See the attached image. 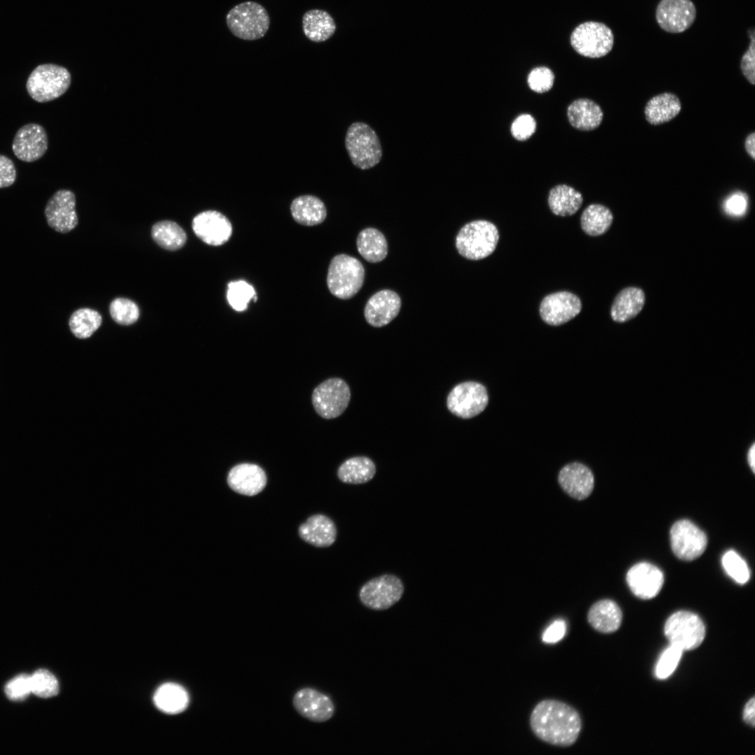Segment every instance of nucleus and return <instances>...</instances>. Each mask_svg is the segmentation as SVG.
Returning <instances> with one entry per match:
<instances>
[{"label": "nucleus", "mask_w": 755, "mask_h": 755, "mask_svg": "<svg viewBox=\"0 0 755 755\" xmlns=\"http://www.w3.org/2000/svg\"><path fill=\"white\" fill-rule=\"evenodd\" d=\"M112 319L121 325H130L136 322L140 315L139 308L134 301L126 298H117L110 304Z\"/></svg>", "instance_id": "58836bf2"}, {"label": "nucleus", "mask_w": 755, "mask_h": 755, "mask_svg": "<svg viewBox=\"0 0 755 755\" xmlns=\"http://www.w3.org/2000/svg\"><path fill=\"white\" fill-rule=\"evenodd\" d=\"M536 127V122L531 115L522 114L513 121L510 131L517 140L525 141L535 133Z\"/></svg>", "instance_id": "c03bdc74"}, {"label": "nucleus", "mask_w": 755, "mask_h": 755, "mask_svg": "<svg viewBox=\"0 0 755 755\" xmlns=\"http://www.w3.org/2000/svg\"><path fill=\"white\" fill-rule=\"evenodd\" d=\"M48 148V137L45 128L39 124L29 123L16 132L12 150L15 156L24 162L41 159Z\"/></svg>", "instance_id": "2eb2a0df"}, {"label": "nucleus", "mask_w": 755, "mask_h": 755, "mask_svg": "<svg viewBox=\"0 0 755 755\" xmlns=\"http://www.w3.org/2000/svg\"><path fill=\"white\" fill-rule=\"evenodd\" d=\"M664 633L670 645L683 651L691 650L703 641L705 627L697 614L681 610L668 617L664 626Z\"/></svg>", "instance_id": "0eeeda50"}, {"label": "nucleus", "mask_w": 755, "mask_h": 755, "mask_svg": "<svg viewBox=\"0 0 755 755\" xmlns=\"http://www.w3.org/2000/svg\"><path fill=\"white\" fill-rule=\"evenodd\" d=\"M364 273V268L357 259L345 254H338L329 266L327 287L333 296L349 299L361 288Z\"/></svg>", "instance_id": "423d86ee"}, {"label": "nucleus", "mask_w": 755, "mask_h": 755, "mask_svg": "<svg viewBox=\"0 0 755 755\" xmlns=\"http://www.w3.org/2000/svg\"><path fill=\"white\" fill-rule=\"evenodd\" d=\"M744 721L752 727L755 724V699L752 698L745 705L743 712Z\"/></svg>", "instance_id": "8fccbe9b"}, {"label": "nucleus", "mask_w": 755, "mask_h": 755, "mask_svg": "<svg viewBox=\"0 0 755 755\" xmlns=\"http://www.w3.org/2000/svg\"><path fill=\"white\" fill-rule=\"evenodd\" d=\"M645 303V294L642 289L637 287H626L614 299L610 309L611 317L618 323L628 322L641 312Z\"/></svg>", "instance_id": "b1692460"}, {"label": "nucleus", "mask_w": 755, "mask_h": 755, "mask_svg": "<svg viewBox=\"0 0 755 755\" xmlns=\"http://www.w3.org/2000/svg\"><path fill=\"white\" fill-rule=\"evenodd\" d=\"M226 298L229 305L236 311L247 309L250 301L257 300L254 287L244 280L232 281L228 284Z\"/></svg>", "instance_id": "e433bc0d"}, {"label": "nucleus", "mask_w": 755, "mask_h": 755, "mask_svg": "<svg viewBox=\"0 0 755 755\" xmlns=\"http://www.w3.org/2000/svg\"><path fill=\"white\" fill-rule=\"evenodd\" d=\"M293 706L303 717L317 723L329 720L334 714L332 700L325 694L312 688H303L294 696Z\"/></svg>", "instance_id": "a211bd4d"}, {"label": "nucleus", "mask_w": 755, "mask_h": 755, "mask_svg": "<svg viewBox=\"0 0 755 755\" xmlns=\"http://www.w3.org/2000/svg\"><path fill=\"white\" fill-rule=\"evenodd\" d=\"M350 396L347 384L340 378H333L322 382L314 389L312 402L319 416L333 419L345 410Z\"/></svg>", "instance_id": "9d476101"}, {"label": "nucleus", "mask_w": 755, "mask_h": 755, "mask_svg": "<svg viewBox=\"0 0 755 755\" xmlns=\"http://www.w3.org/2000/svg\"><path fill=\"white\" fill-rule=\"evenodd\" d=\"M722 566L726 574L740 584L747 583L750 578V570L746 561L734 550H728L721 559Z\"/></svg>", "instance_id": "4c0bfd02"}, {"label": "nucleus", "mask_w": 755, "mask_h": 755, "mask_svg": "<svg viewBox=\"0 0 755 755\" xmlns=\"http://www.w3.org/2000/svg\"><path fill=\"white\" fill-rule=\"evenodd\" d=\"M582 310V302L575 294L559 292L546 296L540 305L542 320L552 326L565 324L577 316Z\"/></svg>", "instance_id": "dca6fc26"}, {"label": "nucleus", "mask_w": 755, "mask_h": 755, "mask_svg": "<svg viewBox=\"0 0 755 755\" xmlns=\"http://www.w3.org/2000/svg\"><path fill=\"white\" fill-rule=\"evenodd\" d=\"M44 213L52 229L62 233L71 231L78 222L75 194L69 189L57 191L47 202Z\"/></svg>", "instance_id": "4468645a"}, {"label": "nucleus", "mask_w": 755, "mask_h": 755, "mask_svg": "<svg viewBox=\"0 0 755 755\" xmlns=\"http://www.w3.org/2000/svg\"><path fill=\"white\" fill-rule=\"evenodd\" d=\"M345 143L351 161L359 169L371 168L382 158V150L379 138L366 123H352L347 129Z\"/></svg>", "instance_id": "39448f33"}, {"label": "nucleus", "mask_w": 755, "mask_h": 755, "mask_svg": "<svg viewBox=\"0 0 755 755\" xmlns=\"http://www.w3.org/2000/svg\"><path fill=\"white\" fill-rule=\"evenodd\" d=\"M401 305V299L397 293L389 289H383L368 299L364 308V316L371 326L382 327L388 324L398 315Z\"/></svg>", "instance_id": "aec40b11"}, {"label": "nucleus", "mask_w": 755, "mask_h": 755, "mask_svg": "<svg viewBox=\"0 0 755 755\" xmlns=\"http://www.w3.org/2000/svg\"><path fill=\"white\" fill-rule=\"evenodd\" d=\"M489 397L482 384L467 381L456 384L447 397V407L454 415L470 419L481 413L488 404Z\"/></svg>", "instance_id": "9b49d317"}, {"label": "nucleus", "mask_w": 755, "mask_h": 755, "mask_svg": "<svg viewBox=\"0 0 755 755\" xmlns=\"http://www.w3.org/2000/svg\"><path fill=\"white\" fill-rule=\"evenodd\" d=\"M587 619L589 624L597 631L610 633L616 631L622 620V612L618 605L610 599H603L590 607Z\"/></svg>", "instance_id": "393cba45"}, {"label": "nucleus", "mask_w": 755, "mask_h": 755, "mask_svg": "<svg viewBox=\"0 0 755 755\" xmlns=\"http://www.w3.org/2000/svg\"><path fill=\"white\" fill-rule=\"evenodd\" d=\"M558 481L568 495L579 501L589 497L594 486V476L591 470L587 466L577 462L563 466L559 473Z\"/></svg>", "instance_id": "412c9836"}, {"label": "nucleus", "mask_w": 755, "mask_h": 755, "mask_svg": "<svg viewBox=\"0 0 755 755\" xmlns=\"http://www.w3.org/2000/svg\"><path fill=\"white\" fill-rule=\"evenodd\" d=\"M683 650L670 645L661 654L655 668L656 677L664 680L670 676L676 669Z\"/></svg>", "instance_id": "a19ab883"}, {"label": "nucleus", "mask_w": 755, "mask_h": 755, "mask_svg": "<svg viewBox=\"0 0 755 755\" xmlns=\"http://www.w3.org/2000/svg\"><path fill=\"white\" fill-rule=\"evenodd\" d=\"M192 226L197 237L213 246L224 244L232 234V225L229 219L216 210L199 213L194 217Z\"/></svg>", "instance_id": "f3484780"}, {"label": "nucleus", "mask_w": 755, "mask_h": 755, "mask_svg": "<svg viewBox=\"0 0 755 755\" xmlns=\"http://www.w3.org/2000/svg\"><path fill=\"white\" fill-rule=\"evenodd\" d=\"M530 725L540 740L560 747L573 745L582 729L579 713L568 704L556 700H544L538 703L531 714Z\"/></svg>", "instance_id": "f257e3e1"}, {"label": "nucleus", "mask_w": 755, "mask_h": 755, "mask_svg": "<svg viewBox=\"0 0 755 755\" xmlns=\"http://www.w3.org/2000/svg\"><path fill=\"white\" fill-rule=\"evenodd\" d=\"M499 234L497 227L487 220H475L465 224L456 237V247L463 257L480 260L495 250Z\"/></svg>", "instance_id": "7ed1b4c3"}, {"label": "nucleus", "mask_w": 755, "mask_h": 755, "mask_svg": "<svg viewBox=\"0 0 755 755\" xmlns=\"http://www.w3.org/2000/svg\"><path fill=\"white\" fill-rule=\"evenodd\" d=\"M573 48L580 55L599 58L607 55L614 45L612 30L603 23L586 22L577 26L570 37Z\"/></svg>", "instance_id": "6e6552de"}, {"label": "nucleus", "mask_w": 755, "mask_h": 755, "mask_svg": "<svg viewBox=\"0 0 755 755\" xmlns=\"http://www.w3.org/2000/svg\"><path fill=\"white\" fill-rule=\"evenodd\" d=\"M71 76L61 66L44 64L36 66L29 76L26 89L36 102L45 103L63 95L70 87Z\"/></svg>", "instance_id": "20e7f679"}, {"label": "nucleus", "mask_w": 755, "mask_h": 755, "mask_svg": "<svg viewBox=\"0 0 755 755\" xmlns=\"http://www.w3.org/2000/svg\"><path fill=\"white\" fill-rule=\"evenodd\" d=\"M745 148L747 154L755 159V133L752 132L749 134L745 141Z\"/></svg>", "instance_id": "3c124183"}, {"label": "nucleus", "mask_w": 755, "mask_h": 755, "mask_svg": "<svg viewBox=\"0 0 755 755\" xmlns=\"http://www.w3.org/2000/svg\"><path fill=\"white\" fill-rule=\"evenodd\" d=\"M672 550L677 557L692 561L705 550L707 538L705 533L688 519L676 522L670 532Z\"/></svg>", "instance_id": "f8f14e48"}, {"label": "nucleus", "mask_w": 755, "mask_h": 755, "mask_svg": "<svg viewBox=\"0 0 755 755\" xmlns=\"http://www.w3.org/2000/svg\"><path fill=\"white\" fill-rule=\"evenodd\" d=\"M153 700L156 707L163 712L175 714L187 708L189 696L181 686L174 683H166L156 691Z\"/></svg>", "instance_id": "7c9ffc66"}, {"label": "nucleus", "mask_w": 755, "mask_h": 755, "mask_svg": "<svg viewBox=\"0 0 755 755\" xmlns=\"http://www.w3.org/2000/svg\"><path fill=\"white\" fill-rule=\"evenodd\" d=\"M290 210L294 220L305 226L321 224L326 217V209L324 203L312 195H303L295 198L292 202Z\"/></svg>", "instance_id": "c85d7f7f"}, {"label": "nucleus", "mask_w": 755, "mask_h": 755, "mask_svg": "<svg viewBox=\"0 0 755 755\" xmlns=\"http://www.w3.org/2000/svg\"><path fill=\"white\" fill-rule=\"evenodd\" d=\"M102 318L96 310L80 308L71 315L69 327L73 334L80 339L90 337L101 326Z\"/></svg>", "instance_id": "c9c22d12"}, {"label": "nucleus", "mask_w": 755, "mask_h": 755, "mask_svg": "<svg viewBox=\"0 0 755 755\" xmlns=\"http://www.w3.org/2000/svg\"><path fill=\"white\" fill-rule=\"evenodd\" d=\"M751 38L749 45L743 54L740 61V70L747 81L754 85L755 84V38L754 30L749 31Z\"/></svg>", "instance_id": "a18cd8bd"}, {"label": "nucleus", "mask_w": 755, "mask_h": 755, "mask_svg": "<svg viewBox=\"0 0 755 755\" xmlns=\"http://www.w3.org/2000/svg\"><path fill=\"white\" fill-rule=\"evenodd\" d=\"M267 482L264 470L258 465L243 463L233 466L227 476V483L234 491L246 496L261 492Z\"/></svg>", "instance_id": "4be33fe9"}, {"label": "nucleus", "mask_w": 755, "mask_h": 755, "mask_svg": "<svg viewBox=\"0 0 755 755\" xmlns=\"http://www.w3.org/2000/svg\"><path fill=\"white\" fill-rule=\"evenodd\" d=\"M5 691L10 700H21L26 698L32 692L31 676L21 674L15 677L6 684Z\"/></svg>", "instance_id": "37998d69"}, {"label": "nucleus", "mask_w": 755, "mask_h": 755, "mask_svg": "<svg viewBox=\"0 0 755 755\" xmlns=\"http://www.w3.org/2000/svg\"><path fill=\"white\" fill-rule=\"evenodd\" d=\"M153 240L162 248L175 251L182 247L187 240L183 229L177 223L164 220L155 223L152 228Z\"/></svg>", "instance_id": "f704fd0d"}, {"label": "nucleus", "mask_w": 755, "mask_h": 755, "mask_svg": "<svg viewBox=\"0 0 755 755\" xmlns=\"http://www.w3.org/2000/svg\"><path fill=\"white\" fill-rule=\"evenodd\" d=\"M681 109L680 99L675 94L663 92L653 96L647 102L644 113L650 124L659 125L674 119Z\"/></svg>", "instance_id": "a878e982"}, {"label": "nucleus", "mask_w": 755, "mask_h": 755, "mask_svg": "<svg viewBox=\"0 0 755 755\" xmlns=\"http://www.w3.org/2000/svg\"><path fill=\"white\" fill-rule=\"evenodd\" d=\"M17 171L13 161L0 154V188L11 186L16 180Z\"/></svg>", "instance_id": "de8ad7c7"}, {"label": "nucleus", "mask_w": 755, "mask_h": 755, "mask_svg": "<svg viewBox=\"0 0 755 755\" xmlns=\"http://www.w3.org/2000/svg\"><path fill=\"white\" fill-rule=\"evenodd\" d=\"M302 28L308 39L315 43H321L327 41L334 34L336 25L328 12L312 9L303 14Z\"/></svg>", "instance_id": "cd10ccee"}, {"label": "nucleus", "mask_w": 755, "mask_h": 755, "mask_svg": "<svg viewBox=\"0 0 755 755\" xmlns=\"http://www.w3.org/2000/svg\"><path fill=\"white\" fill-rule=\"evenodd\" d=\"M626 582L635 596L642 599H650L660 592L664 582V576L656 566L641 562L628 570Z\"/></svg>", "instance_id": "6ab92c4d"}, {"label": "nucleus", "mask_w": 755, "mask_h": 755, "mask_svg": "<svg viewBox=\"0 0 755 755\" xmlns=\"http://www.w3.org/2000/svg\"><path fill=\"white\" fill-rule=\"evenodd\" d=\"M655 17L665 31L679 34L687 30L696 17V8L691 0H661Z\"/></svg>", "instance_id": "ddd939ff"}, {"label": "nucleus", "mask_w": 755, "mask_h": 755, "mask_svg": "<svg viewBox=\"0 0 755 755\" xmlns=\"http://www.w3.org/2000/svg\"><path fill=\"white\" fill-rule=\"evenodd\" d=\"M583 201L582 194L566 185L554 187L548 196V204L551 211L556 215L566 217L575 214Z\"/></svg>", "instance_id": "c756f323"}, {"label": "nucleus", "mask_w": 755, "mask_h": 755, "mask_svg": "<svg viewBox=\"0 0 755 755\" xmlns=\"http://www.w3.org/2000/svg\"><path fill=\"white\" fill-rule=\"evenodd\" d=\"M554 76L547 67L540 66L533 69L528 74L527 82L529 87L538 93L549 91L553 86Z\"/></svg>", "instance_id": "79ce46f5"}, {"label": "nucleus", "mask_w": 755, "mask_h": 755, "mask_svg": "<svg viewBox=\"0 0 755 755\" xmlns=\"http://www.w3.org/2000/svg\"><path fill=\"white\" fill-rule=\"evenodd\" d=\"M566 623L563 619H556L546 628L542 635L545 643L554 644L561 640L566 633Z\"/></svg>", "instance_id": "09e8293b"}, {"label": "nucleus", "mask_w": 755, "mask_h": 755, "mask_svg": "<svg viewBox=\"0 0 755 755\" xmlns=\"http://www.w3.org/2000/svg\"><path fill=\"white\" fill-rule=\"evenodd\" d=\"M228 29L236 37L254 41L264 37L270 27V17L260 3L248 1L233 6L226 16Z\"/></svg>", "instance_id": "f03ea898"}, {"label": "nucleus", "mask_w": 755, "mask_h": 755, "mask_svg": "<svg viewBox=\"0 0 755 755\" xmlns=\"http://www.w3.org/2000/svg\"><path fill=\"white\" fill-rule=\"evenodd\" d=\"M357 247L364 259L371 263L382 261L388 252L384 236L374 228H366L359 233Z\"/></svg>", "instance_id": "473e14b6"}, {"label": "nucleus", "mask_w": 755, "mask_h": 755, "mask_svg": "<svg viewBox=\"0 0 755 755\" xmlns=\"http://www.w3.org/2000/svg\"><path fill=\"white\" fill-rule=\"evenodd\" d=\"M613 221L611 210L601 204H591L581 215L582 230L591 236H598L608 231Z\"/></svg>", "instance_id": "72a5a7b5"}, {"label": "nucleus", "mask_w": 755, "mask_h": 755, "mask_svg": "<svg viewBox=\"0 0 755 755\" xmlns=\"http://www.w3.org/2000/svg\"><path fill=\"white\" fill-rule=\"evenodd\" d=\"M567 115L570 124L582 131H591L600 126L603 112L596 102L587 99L574 101L568 106Z\"/></svg>", "instance_id": "bb28decb"}, {"label": "nucleus", "mask_w": 755, "mask_h": 755, "mask_svg": "<svg viewBox=\"0 0 755 755\" xmlns=\"http://www.w3.org/2000/svg\"><path fill=\"white\" fill-rule=\"evenodd\" d=\"M376 473L374 462L366 456H354L345 461L338 468L337 475L343 482L359 484L368 482Z\"/></svg>", "instance_id": "2f4dec72"}, {"label": "nucleus", "mask_w": 755, "mask_h": 755, "mask_svg": "<svg viewBox=\"0 0 755 755\" xmlns=\"http://www.w3.org/2000/svg\"><path fill=\"white\" fill-rule=\"evenodd\" d=\"M32 693L41 698H49L59 692L56 677L49 671L40 669L31 676Z\"/></svg>", "instance_id": "ea45409f"}, {"label": "nucleus", "mask_w": 755, "mask_h": 755, "mask_svg": "<svg viewBox=\"0 0 755 755\" xmlns=\"http://www.w3.org/2000/svg\"><path fill=\"white\" fill-rule=\"evenodd\" d=\"M404 592L402 581L390 574L373 578L359 590V599L368 608L384 610L391 607L401 598Z\"/></svg>", "instance_id": "1a4fd4ad"}, {"label": "nucleus", "mask_w": 755, "mask_h": 755, "mask_svg": "<svg viewBox=\"0 0 755 755\" xmlns=\"http://www.w3.org/2000/svg\"><path fill=\"white\" fill-rule=\"evenodd\" d=\"M747 461L753 473L755 470V445L752 443L747 452Z\"/></svg>", "instance_id": "603ef678"}, {"label": "nucleus", "mask_w": 755, "mask_h": 755, "mask_svg": "<svg viewBox=\"0 0 755 755\" xmlns=\"http://www.w3.org/2000/svg\"><path fill=\"white\" fill-rule=\"evenodd\" d=\"M301 539L318 547L331 545L336 539L337 531L333 522L323 515L311 516L299 528Z\"/></svg>", "instance_id": "5701e85b"}, {"label": "nucleus", "mask_w": 755, "mask_h": 755, "mask_svg": "<svg viewBox=\"0 0 755 755\" xmlns=\"http://www.w3.org/2000/svg\"><path fill=\"white\" fill-rule=\"evenodd\" d=\"M748 198L743 192H735L728 196L724 202V209L730 215L739 217L746 212Z\"/></svg>", "instance_id": "49530a36"}]
</instances>
